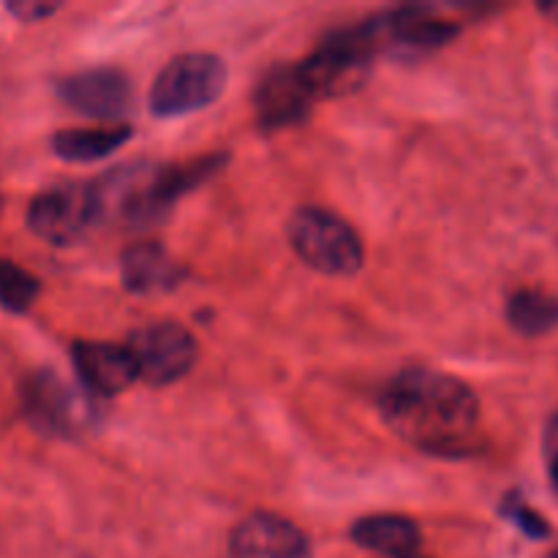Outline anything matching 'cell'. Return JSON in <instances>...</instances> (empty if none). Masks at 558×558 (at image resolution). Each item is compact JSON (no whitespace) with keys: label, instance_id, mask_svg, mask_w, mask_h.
Returning a JSON list of instances; mask_svg holds the SVG:
<instances>
[{"label":"cell","instance_id":"1","mask_svg":"<svg viewBox=\"0 0 558 558\" xmlns=\"http://www.w3.org/2000/svg\"><path fill=\"white\" fill-rule=\"evenodd\" d=\"M379 407L387 425L428 456L461 458L477 447L480 401L456 376L407 368L381 390Z\"/></svg>","mask_w":558,"mask_h":558},{"label":"cell","instance_id":"2","mask_svg":"<svg viewBox=\"0 0 558 558\" xmlns=\"http://www.w3.org/2000/svg\"><path fill=\"white\" fill-rule=\"evenodd\" d=\"M287 234L294 254L325 276H354L365 262L360 234L343 218L322 207H300L289 218Z\"/></svg>","mask_w":558,"mask_h":558},{"label":"cell","instance_id":"3","mask_svg":"<svg viewBox=\"0 0 558 558\" xmlns=\"http://www.w3.org/2000/svg\"><path fill=\"white\" fill-rule=\"evenodd\" d=\"M104 210H107L104 183H63L31 202L27 227L49 245H74L96 229Z\"/></svg>","mask_w":558,"mask_h":558},{"label":"cell","instance_id":"4","mask_svg":"<svg viewBox=\"0 0 558 558\" xmlns=\"http://www.w3.org/2000/svg\"><path fill=\"white\" fill-rule=\"evenodd\" d=\"M227 87V63L216 54L189 52L169 60L150 90L156 118H180L216 101Z\"/></svg>","mask_w":558,"mask_h":558},{"label":"cell","instance_id":"5","mask_svg":"<svg viewBox=\"0 0 558 558\" xmlns=\"http://www.w3.org/2000/svg\"><path fill=\"white\" fill-rule=\"evenodd\" d=\"M227 161L229 158L223 156V153H213V156L191 158V161L156 169L147 183H136L134 189L125 191V221L140 223V227L161 221V218L172 210V205L180 196L189 194L191 189L202 185L205 180H210L218 169L227 167Z\"/></svg>","mask_w":558,"mask_h":558},{"label":"cell","instance_id":"6","mask_svg":"<svg viewBox=\"0 0 558 558\" xmlns=\"http://www.w3.org/2000/svg\"><path fill=\"white\" fill-rule=\"evenodd\" d=\"M140 379L153 387H167L189 376L196 363V341L185 327L172 322H158L136 330L129 341Z\"/></svg>","mask_w":558,"mask_h":558},{"label":"cell","instance_id":"7","mask_svg":"<svg viewBox=\"0 0 558 558\" xmlns=\"http://www.w3.org/2000/svg\"><path fill=\"white\" fill-rule=\"evenodd\" d=\"M60 98L96 120H120L131 112V80L118 69H90L60 80Z\"/></svg>","mask_w":558,"mask_h":558},{"label":"cell","instance_id":"8","mask_svg":"<svg viewBox=\"0 0 558 558\" xmlns=\"http://www.w3.org/2000/svg\"><path fill=\"white\" fill-rule=\"evenodd\" d=\"M229 558H311L308 537L276 512H254L234 526Z\"/></svg>","mask_w":558,"mask_h":558},{"label":"cell","instance_id":"9","mask_svg":"<svg viewBox=\"0 0 558 558\" xmlns=\"http://www.w3.org/2000/svg\"><path fill=\"white\" fill-rule=\"evenodd\" d=\"M311 107L314 96L305 87L298 65H276L256 85V118L267 131L303 123Z\"/></svg>","mask_w":558,"mask_h":558},{"label":"cell","instance_id":"10","mask_svg":"<svg viewBox=\"0 0 558 558\" xmlns=\"http://www.w3.org/2000/svg\"><path fill=\"white\" fill-rule=\"evenodd\" d=\"M71 360H74L80 379L96 396H120L140 379V368H136V360L129 352V347L123 349L114 347V343L80 341L71 349Z\"/></svg>","mask_w":558,"mask_h":558},{"label":"cell","instance_id":"11","mask_svg":"<svg viewBox=\"0 0 558 558\" xmlns=\"http://www.w3.org/2000/svg\"><path fill=\"white\" fill-rule=\"evenodd\" d=\"M27 417L47 434H74L82 425V403L54 374L33 376L25 387Z\"/></svg>","mask_w":558,"mask_h":558},{"label":"cell","instance_id":"12","mask_svg":"<svg viewBox=\"0 0 558 558\" xmlns=\"http://www.w3.org/2000/svg\"><path fill=\"white\" fill-rule=\"evenodd\" d=\"M120 276L129 292L161 294L180 287L185 270L158 243H136L123 254Z\"/></svg>","mask_w":558,"mask_h":558},{"label":"cell","instance_id":"13","mask_svg":"<svg viewBox=\"0 0 558 558\" xmlns=\"http://www.w3.org/2000/svg\"><path fill=\"white\" fill-rule=\"evenodd\" d=\"M352 539L365 550H374L387 558H414L423 534L412 518L403 515H368L352 526Z\"/></svg>","mask_w":558,"mask_h":558},{"label":"cell","instance_id":"14","mask_svg":"<svg viewBox=\"0 0 558 558\" xmlns=\"http://www.w3.org/2000/svg\"><path fill=\"white\" fill-rule=\"evenodd\" d=\"M131 140V129H69L52 136L54 156L71 163H90L107 158Z\"/></svg>","mask_w":558,"mask_h":558},{"label":"cell","instance_id":"15","mask_svg":"<svg viewBox=\"0 0 558 558\" xmlns=\"http://www.w3.org/2000/svg\"><path fill=\"white\" fill-rule=\"evenodd\" d=\"M507 319L521 336H545L558 327V300L539 289H521L507 300Z\"/></svg>","mask_w":558,"mask_h":558},{"label":"cell","instance_id":"16","mask_svg":"<svg viewBox=\"0 0 558 558\" xmlns=\"http://www.w3.org/2000/svg\"><path fill=\"white\" fill-rule=\"evenodd\" d=\"M38 298V281L11 262H0V305L9 311L31 308L33 300Z\"/></svg>","mask_w":558,"mask_h":558},{"label":"cell","instance_id":"17","mask_svg":"<svg viewBox=\"0 0 558 558\" xmlns=\"http://www.w3.org/2000/svg\"><path fill=\"white\" fill-rule=\"evenodd\" d=\"M501 515L510 518V521L532 539H545L550 534L548 521H545L543 515H537V512H534L526 501L515 499V496L505 501V507H501Z\"/></svg>","mask_w":558,"mask_h":558},{"label":"cell","instance_id":"18","mask_svg":"<svg viewBox=\"0 0 558 558\" xmlns=\"http://www.w3.org/2000/svg\"><path fill=\"white\" fill-rule=\"evenodd\" d=\"M5 9H9L14 16H20L22 22H38V20H44V16L54 14L60 5L58 3H27L25 0V3H9Z\"/></svg>","mask_w":558,"mask_h":558},{"label":"cell","instance_id":"19","mask_svg":"<svg viewBox=\"0 0 558 558\" xmlns=\"http://www.w3.org/2000/svg\"><path fill=\"white\" fill-rule=\"evenodd\" d=\"M550 483H554V488L558 490V450L554 452V458H550Z\"/></svg>","mask_w":558,"mask_h":558},{"label":"cell","instance_id":"20","mask_svg":"<svg viewBox=\"0 0 558 558\" xmlns=\"http://www.w3.org/2000/svg\"><path fill=\"white\" fill-rule=\"evenodd\" d=\"M543 11L550 16V20L558 22V3H554V5H543Z\"/></svg>","mask_w":558,"mask_h":558},{"label":"cell","instance_id":"21","mask_svg":"<svg viewBox=\"0 0 558 558\" xmlns=\"http://www.w3.org/2000/svg\"><path fill=\"white\" fill-rule=\"evenodd\" d=\"M414 558H420V556H414Z\"/></svg>","mask_w":558,"mask_h":558},{"label":"cell","instance_id":"22","mask_svg":"<svg viewBox=\"0 0 558 558\" xmlns=\"http://www.w3.org/2000/svg\"><path fill=\"white\" fill-rule=\"evenodd\" d=\"M556 558H558V554H556Z\"/></svg>","mask_w":558,"mask_h":558}]
</instances>
